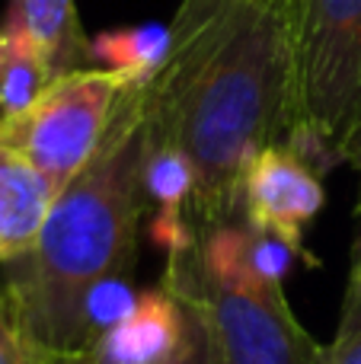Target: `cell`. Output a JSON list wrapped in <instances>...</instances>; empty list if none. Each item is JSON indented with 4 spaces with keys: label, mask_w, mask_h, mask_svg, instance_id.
Returning <instances> with one entry per match:
<instances>
[{
    "label": "cell",
    "mask_w": 361,
    "mask_h": 364,
    "mask_svg": "<svg viewBox=\"0 0 361 364\" xmlns=\"http://www.w3.org/2000/svg\"><path fill=\"white\" fill-rule=\"evenodd\" d=\"M0 36H4V55H0V115H16L45 90V83L51 80V70L13 4Z\"/></svg>",
    "instance_id": "8fae6325"
},
{
    "label": "cell",
    "mask_w": 361,
    "mask_h": 364,
    "mask_svg": "<svg viewBox=\"0 0 361 364\" xmlns=\"http://www.w3.org/2000/svg\"><path fill=\"white\" fill-rule=\"evenodd\" d=\"M173 55L170 26L147 23L138 29L102 32L87 45V58L99 68L115 70L125 83H151Z\"/></svg>",
    "instance_id": "9c48e42d"
},
{
    "label": "cell",
    "mask_w": 361,
    "mask_h": 364,
    "mask_svg": "<svg viewBox=\"0 0 361 364\" xmlns=\"http://www.w3.org/2000/svg\"><path fill=\"white\" fill-rule=\"evenodd\" d=\"M298 112V26L256 4H227L147 83V128L195 170L198 233L240 220L243 176L285 144Z\"/></svg>",
    "instance_id": "6da1fadb"
},
{
    "label": "cell",
    "mask_w": 361,
    "mask_h": 364,
    "mask_svg": "<svg viewBox=\"0 0 361 364\" xmlns=\"http://www.w3.org/2000/svg\"><path fill=\"white\" fill-rule=\"evenodd\" d=\"M323 364H361V333L336 336L333 346H326Z\"/></svg>",
    "instance_id": "2e32d148"
},
{
    "label": "cell",
    "mask_w": 361,
    "mask_h": 364,
    "mask_svg": "<svg viewBox=\"0 0 361 364\" xmlns=\"http://www.w3.org/2000/svg\"><path fill=\"white\" fill-rule=\"evenodd\" d=\"M160 282L198 323L215 364H323L326 346L298 323L281 288L211 275L195 250L166 256Z\"/></svg>",
    "instance_id": "3957f363"
},
{
    "label": "cell",
    "mask_w": 361,
    "mask_h": 364,
    "mask_svg": "<svg viewBox=\"0 0 361 364\" xmlns=\"http://www.w3.org/2000/svg\"><path fill=\"white\" fill-rule=\"evenodd\" d=\"M202 333L185 304L166 288H147L134 310L93 346V364H183Z\"/></svg>",
    "instance_id": "52a82bcc"
},
{
    "label": "cell",
    "mask_w": 361,
    "mask_h": 364,
    "mask_svg": "<svg viewBox=\"0 0 361 364\" xmlns=\"http://www.w3.org/2000/svg\"><path fill=\"white\" fill-rule=\"evenodd\" d=\"M183 364H215V361H211V355H208V348H205V342H198V348L189 355V361H183Z\"/></svg>",
    "instance_id": "d6986e66"
},
{
    "label": "cell",
    "mask_w": 361,
    "mask_h": 364,
    "mask_svg": "<svg viewBox=\"0 0 361 364\" xmlns=\"http://www.w3.org/2000/svg\"><path fill=\"white\" fill-rule=\"evenodd\" d=\"M339 164L361 132V0H304L298 23V112Z\"/></svg>",
    "instance_id": "5b68a950"
},
{
    "label": "cell",
    "mask_w": 361,
    "mask_h": 364,
    "mask_svg": "<svg viewBox=\"0 0 361 364\" xmlns=\"http://www.w3.org/2000/svg\"><path fill=\"white\" fill-rule=\"evenodd\" d=\"M147 83H128L96 154L55 195L29 252L4 265L0 301L36 352L87 346L83 304L112 275H131L144 220Z\"/></svg>",
    "instance_id": "7a4b0ae2"
},
{
    "label": "cell",
    "mask_w": 361,
    "mask_h": 364,
    "mask_svg": "<svg viewBox=\"0 0 361 364\" xmlns=\"http://www.w3.org/2000/svg\"><path fill=\"white\" fill-rule=\"evenodd\" d=\"M0 55H4V36H0Z\"/></svg>",
    "instance_id": "ffe728a7"
},
{
    "label": "cell",
    "mask_w": 361,
    "mask_h": 364,
    "mask_svg": "<svg viewBox=\"0 0 361 364\" xmlns=\"http://www.w3.org/2000/svg\"><path fill=\"white\" fill-rule=\"evenodd\" d=\"M144 192L157 211L189 214L192 195H195V170L176 144L151 138L144 160Z\"/></svg>",
    "instance_id": "7c38bea8"
},
{
    "label": "cell",
    "mask_w": 361,
    "mask_h": 364,
    "mask_svg": "<svg viewBox=\"0 0 361 364\" xmlns=\"http://www.w3.org/2000/svg\"><path fill=\"white\" fill-rule=\"evenodd\" d=\"M323 176L307 166L291 147L272 144L259 151L243 176L240 218L304 250V230L323 208Z\"/></svg>",
    "instance_id": "8992f818"
},
{
    "label": "cell",
    "mask_w": 361,
    "mask_h": 364,
    "mask_svg": "<svg viewBox=\"0 0 361 364\" xmlns=\"http://www.w3.org/2000/svg\"><path fill=\"white\" fill-rule=\"evenodd\" d=\"M36 355L38 352L26 342V336L19 333V326L0 301V364H29Z\"/></svg>",
    "instance_id": "9a60e30c"
},
{
    "label": "cell",
    "mask_w": 361,
    "mask_h": 364,
    "mask_svg": "<svg viewBox=\"0 0 361 364\" xmlns=\"http://www.w3.org/2000/svg\"><path fill=\"white\" fill-rule=\"evenodd\" d=\"M29 364H93V348H77V352H38Z\"/></svg>",
    "instance_id": "e0dca14e"
},
{
    "label": "cell",
    "mask_w": 361,
    "mask_h": 364,
    "mask_svg": "<svg viewBox=\"0 0 361 364\" xmlns=\"http://www.w3.org/2000/svg\"><path fill=\"white\" fill-rule=\"evenodd\" d=\"M227 4H234V0H183L176 16H173V23H170L173 51H176L179 45L189 42L192 36H198ZM243 4H256L269 13H279V16L291 19L294 26L301 23V10H304V0H243Z\"/></svg>",
    "instance_id": "4fadbf2b"
},
{
    "label": "cell",
    "mask_w": 361,
    "mask_h": 364,
    "mask_svg": "<svg viewBox=\"0 0 361 364\" xmlns=\"http://www.w3.org/2000/svg\"><path fill=\"white\" fill-rule=\"evenodd\" d=\"M349 164L355 166V176H358V201H355V218L361 214V132L355 138V144H352V154H349Z\"/></svg>",
    "instance_id": "ac0fdd59"
},
{
    "label": "cell",
    "mask_w": 361,
    "mask_h": 364,
    "mask_svg": "<svg viewBox=\"0 0 361 364\" xmlns=\"http://www.w3.org/2000/svg\"><path fill=\"white\" fill-rule=\"evenodd\" d=\"M16 13L23 16L32 42L38 45L51 77L74 70L87 55V38L80 32L74 0H13Z\"/></svg>",
    "instance_id": "30bf717a"
},
{
    "label": "cell",
    "mask_w": 361,
    "mask_h": 364,
    "mask_svg": "<svg viewBox=\"0 0 361 364\" xmlns=\"http://www.w3.org/2000/svg\"><path fill=\"white\" fill-rule=\"evenodd\" d=\"M128 83L106 68L51 77L16 115H0V144L23 154L61 192L96 154Z\"/></svg>",
    "instance_id": "277c9868"
},
{
    "label": "cell",
    "mask_w": 361,
    "mask_h": 364,
    "mask_svg": "<svg viewBox=\"0 0 361 364\" xmlns=\"http://www.w3.org/2000/svg\"><path fill=\"white\" fill-rule=\"evenodd\" d=\"M355 333H361V214H358L355 243H352V272H349V284H345L336 336H355Z\"/></svg>",
    "instance_id": "5bb4252c"
},
{
    "label": "cell",
    "mask_w": 361,
    "mask_h": 364,
    "mask_svg": "<svg viewBox=\"0 0 361 364\" xmlns=\"http://www.w3.org/2000/svg\"><path fill=\"white\" fill-rule=\"evenodd\" d=\"M55 195V186L23 154L0 144V265L32 250Z\"/></svg>",
    "instance_id": "ba28073f"
}]
</instances>
